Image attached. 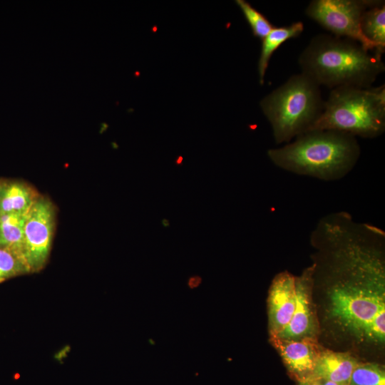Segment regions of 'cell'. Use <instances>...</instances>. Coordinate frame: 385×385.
I'll list each match as a JSON object with an SVG mask.
<instances>
[{
    "label": "cell",
    "mask_w": 385,
    "mask_h": 385,
    "mask_svg": "<svg viewBox=\"0 0 385 385\" xmlns=\"http://www.w3.org/2000/svg\"><path fill=\"white\" fill-rule=\"evenodd\" d=\"M297 385H322L321 380L313 376L297 381Z\"/></svg>",
    "instance_id": "d6986e66"
},
{
    "label": "cell",
    "mask_w": 385,
    "mask_h": 385,
    "mask_svg": "<svg viewBox=\"0 0 385 385\" xmlns=\"http://www.w3.org/2000/svg\"><path fill=\"white\" fill-rule=\"evenodd\" d=\"M250 25L254 36L262 40L274 27L259 11L245 0H235Z\"/></svg>",
    "instance_id": "e0dca14e"
},
{
    "label": "cell",
    "mask_w": 385,
    "mask_h": 385,
    "mask_svg": "<svg viewBox=\"0 0 385 385\" xmlns=\"http://www.w3.org/2000/svg\"><path fill=\"white\" fill-rule=\"evenodd\" d=\"M29 273H31V271L22 257L0 247V283Z\"/></svg>",
    "instance_id": "ac0fdd59"
},
{
    "label": "cell",
    "mask_w": 385,
    "mask_h": 385,
    "mask_svg": "<svg viewBox=\"0 0 385 385\" xmlns=\"http://www.w3.org/2000/svg\"><path fill=\"white\" fill-rule=\"evenodd\" d=\"M311 242L324 260L327 314L359 342H385V232L348 212L322 217Z\"/></svg>",
    "instance_id": "6da1fadb"
},
{
    "label": "cell",
    "mask_w": 385,
    "mask_h": 385,
    "mask_svg": "<svg viewBox=\"0 0 385 385\" xmlns=\"http://www.w3.org/2000/svg\"><path fill=\"white\" fill-rule=\"evenodd\" d=\"M361 29L369 41L385 51L384 1H373L362 15Z\"/></svg>",
    "instance_id": "5bb4252c"
},
{
    "label": "cell",
    "mask_w": 385,
    "mask_h": 385,
    "mask_svg": "<svg viewBox=\"0 0 385 385\" xmlns=\"http://www.w3.org/2000/svg\"><path fill=\"white\" fill-rule=\"evenodd\" d=\"M304 24L296 21L288 26H274L262 40L261 51L257 63L259 81L264 83L270 58L278 48L289 39L298 37L304 31Z\"/></svg>",
    "instance_id": "4fadbf2b"
},
{
    "label": "cell",
    "mask_w": 385,
    "mask_h": 385,
    "mask_svg": "<svg viewBox=\"0 0 385 385\" xmlns=\"http://www.w3.org/2000/svg\"><path fill=\"white\" fill-rule=\"evenodd\" d=\"M26 214L0 215V247L16 254L24 260V226Z\"/></svg>",
    "instance_id": "9a60e30c"
},
{
    "label": "cell",
    "mask_w": 385,
    "mask_h": 385,
    "mask_svg": "<svg viewBox=\"0 0 385 385\" xmlns=\"http://www.w3.org/2000/svg\"><path fill=\"white\" fill-rule=\"evenodd\" d=\"M40 195L24 181L0 179V215H24Z\"/></svg>",
    "instance_id": "7c38bea8"
},
{
    "label": "cell",
    "mask_w": 385,
    "mask_h": 385,
    "mask_svg": "<svg viewBox=\"0 0 385 385\" xmlns=\"http://www.w3.org/2000/svg\"><path fill=\"white\" fill-rule=\"evenodd\" d=\"M372 2L373 0H313L305 13L332 35L356 41L365 48L382 55L384 51L369 41L361 29L362 15Z\"/></svg>",
    "instance_id": "8992f818"
},
{
    "label": "cell",
    "mask_w": 385,
    "mask_h": 385,
    "mask_svg": "<svg viewBox=\"0 0 385 385\" xmlns=\"http://www.w3.org/2000/svg\"><path fill=\"white\" fill-rule=\"evenodd\" d=\"M161 222H162L163 226L165 227H168L170 226V222L167 219H163Z\"/></svg>",
    "instance_id": "44dd1931"
},
{
    "label": "cell",
    "mask_w": 385,
    "mask_h": 385,
    "mask_svg": "<svg viewBox=\"0 0 385 385\" xmlns=\"http://www.w3.org/2000/svg\"><path fill=\"white\" fill-rule=\"evenodd\" d=\"M359 362L349 352L322 349L312 376L320 380L348 384L352 371Z\"/></svg>",
    "instance_id": "8fae6325"
},
{
    "label": "cell",
    "mask_w": 385,
    "mask_h": 385,
    "mask_svg": "<svg viewBox=\"0 0 385 385\" xmlns=\"http://www.w3.org/2000/svg\"><path fill=\"white\" fill-rule=\"evenodd\" d=\"M339 131L375 138L385 131V86L331 90L322 112L309 130Z\"/></svg>",
    "instance_id": "5b68a950"
},
{
    "label": "cell",
    "mask_w": 385,
    "mask_h": 385,
    "mask_svg": "<svg viewBox=\"0 0 385 385\" xmlns=\"http://www.w3.org/2000/svg\"><path fill=\"white\" fill-rule=\"evenodd\" d=\"M324 101L320 86L303 73L290 76L260 102L276 144L287 143L310 130Z\"/></svg>",
    "instance_id": "277c9868"
},
{
    "label": "cell",
    "mask_w": 385,
    "mask_h": 385,
    "mask_svg": "<svg viewBox=\"0 0 385 385\" xmlns=\"http://www.w3.org/2000/svg\"><path fill=\"white\" fill-rule=\"evenodd\" d=\"M177 165L182 164V157H179V159L176 161Z\"/></svg>",
    "instance_id": "7402d4cb"
},
{
    "label": "cell",
    "mask_w": 385,
    "mask_h": 385,
    "mask_svg": "<svg viewBox=\"0 0 385 385\" xmlns=\"http://www.w3.org/2000/svg\"><path fill=\"white\" fill-rule=\"evenodd\" d=\"M298 63L302 73L331 90L371 87L385 70L381 54L356 41L324 34L310 40Z\"/></svg>",
    "instance_id": "7a4b0ae2"
},
{
    "label": "cell",
    "mask_w": 385,
    "mask_h": 385,
    "mask_svg": "<svg viewBox=\"0 0 385 385\" xmlns=\"http://www.w3.org/2000/svg\"><path fill=\"white\" fill-rule=\"evenodd\" d=\"M277 168L324 181L339 180L354 168L361 154L357 138L328 130L305 132L285 145L267 152Z\"/></svg>",
    "instance_id": "3957f363"
},
{
    "label": "cell",
    "mask_w": 385,
    "mask_h": 385,
    "mask_svg": "<svg viewBox=\"0 0 385 385\" xmlns=\"http://www.w3.org/2000/svg\"><path fill=\"white\" fill-rule=\"evenodd\" d=\"M322 385H348L344 384L336 383L330 381L321 380Z\"/></svg>",
    "instance_id": "ffe728a7"
},
{
    "label": "cell",
    "mask_w": 385,
    "mask_h": 385,
    "mask_svg": "<svg viewBox=\"0 0 385 385\" xmlns=\"http://www.w3.org/2000/svg\"><path fill=\"white\" fill-rule=\"evenodd\" d=\"M56 222V207L40 195L26 214L23 256L31 273L42 270L50 255Z\"/></svg>",
    "instance_id": "52a82bcc"
},
{
    "label": "cell",
    "mask_w": 385,
    "mask_h": 385,
    "mask_svg": "<svg viewBox=\"0 0 385 385\" xmlns=\"http://www.w3.org/2000/svg\"><path fill=\"white\" fill-rule=\"evenodd\" d=\"M314 272L313 263L296 277V303L293 315L285 328L273 337L289 340L317 339L319 324L312 298Z\"/></svg>",
    "instance_id": "ba28073f"
},
{
    "label": "cell",
    "mask_w": 385,
    "mask_h": 385,
    "mask_svg": "<svg viewBox=\"0 0 385 385\" xmlns=\"http://www.w3.org/2000/svg\"><path fill=\"white\" fill-rule=\"evenodd\" d=\"M296 277L287 271L277 274L267 299L270 337L279 334L289 324L295 308Z\"/></svg>",
    "instance_id": "9c48e42d"
},
{
    "label": "cell",
    "mask_w": 385,
    "mask_h": 385,
    "mask_svg": "<svg viewBox=\"0 0 385 385\" xmlns=\"http://www.w3.org/2000/svg\"><path fill=\"white\" fill-rule=\"evenodd\" d=\"M290 376L297 381L312 376L322 347L317 339L289 340L270 337Z\"/></svg>",
    "instance_id": "30bf717a"
},
{
    "label": "cell",
    "mask_w": 385,
    "mask_h": 385,
    "mask_svg": "<svg viewBox=\"0 0 385 385\" xmlns=\"http://www.w3.org/2000/svg\"><path fill=\"white\" fill-rule=\"evenodd\" d=\"M348 385H385L384 366L376 363L359 362L352 371Z\"/></svg>",
    "instance_id": "2e32d148"
}]
</instances>
